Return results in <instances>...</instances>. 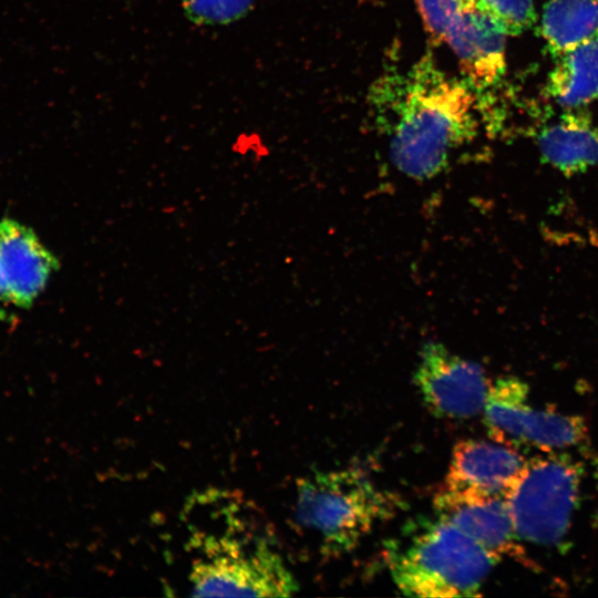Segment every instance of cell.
Here are the masks:
<instances>
[{"mask_svg": "<svg viewBox=\"0 0 598 598\" xmlns=\"http://www.w3.org/2000/svg\"><path fill=\"white\" fill-rule=\"evenodd\" d=\"M370 101L385 122L389 154L405 176L426 181L441 174L451 156L477 133V95L464 79L447 75L431 54L403 73L383 75Z\"/></svg>", "mask_w": 598, "mask_h": 598, "instance_id": "obj_1", "label": "cell"}, {"mask_svg": "<svg viewBox=\"0 0 598 598\" xmlns=\"http://www.w3.org/2000/svg\"><path fill=\"white\" fill-rule=\"evenodd\" d=\"M402 540L389 545L388 566L406 596L474 597L499 561L451 523H417Z\"/></svg>", "mask_w": 598, "mask_h": 598, "instance_id": "obj_2", "label": "cell"}, {"mask_svg": "<svg viewBox=\"0 0 598 598\" xmlns=\"http://www.w3.org/2000/svg\"><path fill=\"white\" fill-rule=\"evenodd\" d=\"M396 503L359 467L315 472L297 483V519L319 536L329 555L354 549L394 514Z\"/></svg>", "mask_w": 598, "mask_h": 598, "instance_id": "obj_3", "label": "cell"}, {"mask_svg": "<svg viewBox=\"0 0 598 598\" xmlns=\"http://www.w3.org/2000/svg\"><path fill=\"white\" fill-rule=\"evenodd\" d=\"M580 478V466L561 454L525 461L504 493L517 539L560 544L570 528Z\"/></svg>", "mask_w": 598, "mask_h": 598, "instance_id": "obj_4", "label": "cell"}, {"mask_svg": "<svg viewBox=\"0 0 598 598\" xmlns=\"http://www.w3.org/2000/svg\"><path fill=\"white\" fill-rule=\"evenodd\" d=\"M430 38L447 43L476 93L498 84L506 69V31L481 0H417Z\"/></svg>", "mask_w": 598, "mask_h": 598, "instance_id": "obj_5", "label": "cell"}, {"mask_svg": "<svg viewBox=\"0 0 598 598\" xmlns=\"http://www.w3.org/2000/svg\"><path fill=\"white\" fill-rule=\"evenodd\" d=\"M192 596L287 597L298 585L281 557L265 542L244 549L238 540L207 538L190 573Z\"/></svg>", "mask_w": 598, "mask_h": 598, "instance_id": "obj_6", "label": "cell"}, {"mask_svg": "<svg viewBox=\"0 0 598 598\" xmlns=\"http://www.w3.org/2000/svg\"><path fill=\"white\" fill-rule=\"evenodd\" d=\"M527 398L528 385L515 377L497 379L489 385L483 411L494 441L512 446L525 443L551 452L578 445L587 437L581 416L534 409Z\"/></svg>", "mask_w": 598, "mask_h": 598, "instance_id": "obj_7", "label": "cell"}, {"mask_svg": "<svg viewBox=\"0 0 598 598\" xmlns=\"http://www.w3.org/2000/svg\"><path fill=\"white\" fill-rule=\"evenodd\" d=\"M414 383L427 409L450 419H467L483 411L491 385L480 364L433 341L421 350Z\"/></svg>", "mask_w": 598, "mask_h": 598, "instance_id": "obj_8", "label": "cell"}, {"mask_svg": "<svg viewBox=\"0 0 598 598\" xmlns=\"http://www.w3.org/2000/svg\"><path fill=\"white\" fill-rule=\"evenodd\" d=\"M434 508L439 518L457 527L499 560L503 556L524 558L503 494L444 486L434 498Z\"/></svg>", "mask_w": 598, "mask_h": 598, "instance_id": "obj_9", "label": "cell"}, {"mask_svg": "<svg viewBox=\"0 0 598 598\" xmlns=\"http://www.w3.org/2000/svg\"><path fill=\"white\" fill-rule=\"evenodd\" d=\"M0 264L11 306L30 308L59 268L56 257L28 226L0 219Z\"/></svg>", "mask_w": 598, "mask_h": 598, "instance_id": "obj_10", "label": "cell"}, {"mask_svg": "<svg viewBox=\"0 0 598 598\" xmlns=\"http://www.w3.org/2000/svg\"><path fill=\"white\" fill-rule=\"evenodd\" d=\"M524 463L522 455L509 445L464 440L453 450L445 487L504 495Z\"/></svg>", "mask_w": 598, "mask_h": 598, "instance_id": "obj_11", "label": "cell"}, {"mask_svg": "<svg viewBox=\"0 0 598 598\" xmlns=\"http://www.w3.org/2000/svg\"><path fill=\"white\" fill-rule=\"evenodd\" d=\"M537 146L543 162L564 175L585 173L598 164V127L587 113L567 111L538 132Z\"/></svg>", "mask_w": 598, "mask_h": 598, "instance_id": "obj_12", "label": "cell"}, {"mask_svg": "<svg viewBox=\"0 0 598 598\" xmlns=\"http://www.w3.org/2000/svg\"><path fill=\"white\" fill-rule=\"evenodd\" d=\"M546 91L567 110H577L598 96V37L557 58Z\"/></svg>", "mask_w": 598, "mask_h": 598, "instance_id": "obj_13", "label": "cell"}, {"mask_svg": "<svg viewBox=\"0 0 598 598\" xmlns=\"http://www.w3.org/2000/svg\"><path fill=\"white\" fill-rule=\"evenodd\" d=\"M540 33L556 59L598 37V0H549L543 8Z\"/></svg>", "mask_w": 598, "mask_h": 598, "instance_id": "obj_14", "label": "cell"}, {"mask_svg": "<svg viewBox=\"0 0 598 598\" xmlns=\"http://www.w3.org/2000/svg\"><path fill=\"white\" fill-rule=\"evenodd\" d=\"M256 0H183L185 17L197 25H225L246 17Z\"/></svg>", "mask_w": 598, "mask_h": 598, "instance_id": "obj_15", "label": "cell"}, {"mask_svg": "<svg viewBox=\"0 0 598 598\" xmlns=\"http://www.w3.org/2000/svg\"><path fill=\"white\" fill-rule=\"evenodd\" d=\"M509 35L529 29L535 20L534 0H481Z\"/></svg>", "mask_w": 598, "mask_h": 598, "instance_id": "obj_16", "label": "cell"}, {"mask_svg": "<svg viewBox=\"0 0 598 598\" xmlns=\"http://www.w3.org/2000/svg\"><path fill=\"white\" fill-rule=\"evenodd\" d=\"M8 306H11V302L9 298L8 285L0 264V307L3 308Z\"/></svg>", "mask_w": 598, "mask_h": 598, "instance_id": "obj_17", "label": "cell"}]
</instances>
